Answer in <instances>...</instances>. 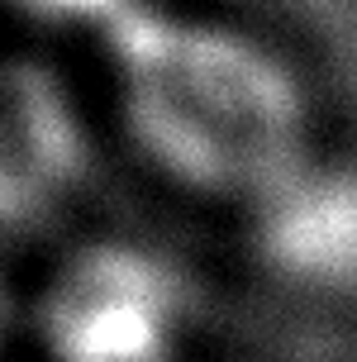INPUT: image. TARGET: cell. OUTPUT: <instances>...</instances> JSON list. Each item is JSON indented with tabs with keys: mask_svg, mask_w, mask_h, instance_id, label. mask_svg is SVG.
<instances>
[{
	"mask_svg": "<svg viewBox=\"0 0 357 362\" xmlns=\"http://www.w3.org/2000/svg\"><path fill=\"white\" fill-rule=\"evenodd\" d=\"M172 276L139 257L71 262L38 305V334L53 362H172L181 344Z\"/></svg>",
	"mask_w": 357,
	"mask_h": 362,
	"instance_id": "1",
	"label": "cell"
},
{
	"mask_svg": "<svg viewBox=\"0 0 357 362\" xmlns=\"http://www.w3.org/2000/svg\"><path fill=\"white\" fill-rule=\"evenodd\" d=\"M5 320H10V296H5V281H0V339H5Z\"/></svg>",
	"mask_w": 357,
	"mask_h": 362,
	"instance_id": "2",
	"label": "cell"
}]
</instances>
